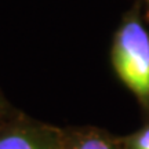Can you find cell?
<instances>
[{
    "instance_id": "obj_1",
    "label": "cell",
    "mask_w": 149,
    "mask_h": 149,
    "mask_svg": "<svg viewBox=\"0 0 149 149\" xmlns=\"http://www.w3.org/2000/svg\"><path fill=\"white\" fill-rule=\"evenodd\" d=\"M113 66L135 95L149 100V35L138 21H128L116 35Z\"/></svg>"
},
{
    "instance_id": "obj_2",
    "label": "cell",
    "mask_w": 149,
    "mask_h": 149,
    "mask_svg": "<svg viewBox=\"0 0 149 149\" xmlns=\"http://www.w3.org/2000/svg\"><path fill=\"white\" fill-rule=\"evenodd\" d=\"M0 149H50L46 141L26 128H10L0 133Z\"/></svg>"
},
{
    "instance_id": "obj_3",
    "label": "cell",
    "mask_w": 149,
    "mask_h": 149,
    "mask_svg": "<svg viewBox=\"0 0 149 149\" xmlns=\"http://www.w3.org/2000/svg\"><path fill=\"white\" fill-rule=\"evenodd\" d=\"M76 149H113V148L104 139L97 138V137H90V138H86L84 141H81Z\"/></svg>"
},
{
    "instance_id": "obj_4",
    "label": "cell",
    "mask_w": 149,
    "mask_h": 149,
    "mask_svg": "<svg viewBox=\"0 0 149 149\" xmlns=\"http://www.w3.org/2000/svg\"><path fill=\"white\" fill-rule=\"evenodd\" d=\"M134 149H149V127L134 139Z\"/></svg>"
}]
</instances>
